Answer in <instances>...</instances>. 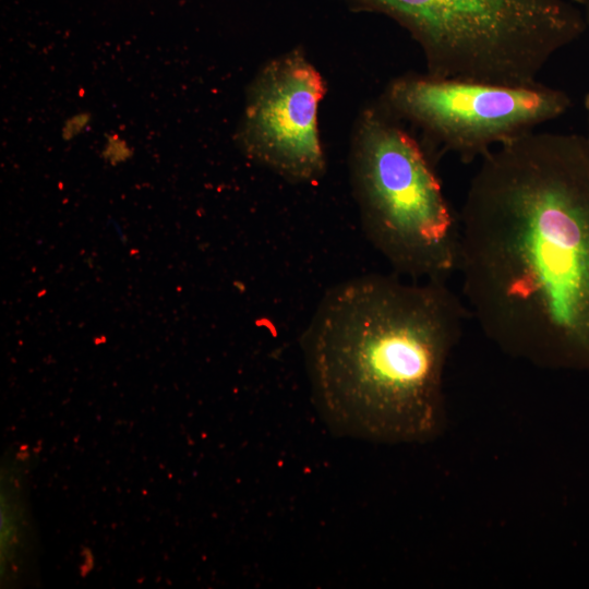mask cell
Instances as JSON below:
<instances>
[{
    "label": "cell",
    "instance_id": "6da1fadb",
    "mask_svg": "<svg viewBox=\"0 0 589 589\" xmlns=\"http://www.w3.org/2000/svg\"><path fill=\"white\" fill-rule=\"evenodd\" d=\"M459 217L462 300L539 368L589 373V137L528 132L485 154Z\"/></svg>",
    "mask_w": 589,
    "mask_h": 589
},
{
    "label": "cell",
    "instance_id": "7a4b0ae2",
    "mask_svg": "<svg viewBox=\"0 0 589 589\" xmlns=\"http://www.w3.org/2000/svg\"><path fill=\"white\" fill-rule=\"evenodd\" d=\"M469 317L447 280L368 274L330 287L300 339L328 426L387 444L438 436L445 366Z\"/></svg>",
    "mask_w": 589,
    "mask_h": 589
},
{
    "label": "cell",
    "instance_id": "3957f363",
    "mask_svg": "<svg viewBox=\"0 0 589 589\" xmlns=\"http://www.w3.org/2000/svg\"><path fill=\"white\" fill-rule=\"evenodd\" d=\"M384 14L420 45L429 75L528 86L586 29L565 0H347Z\"/></svg>",
    "mask_w": 589,
    "mask_h": 589
},
{
    "label": "cell",
    "instance_id": "277c9868",
    "mask_svg": "<svg viewBox=\"0 0 589 589\" xmlns=\"http://www.w3.org/2000/svg\"><path fill=\"white\" fill-rule=\"evenodd\" d=\"M349 167L364 236L395 274L447 280L457 272L459 217L423 146L384 107L358 119Z\"/></svg>",
    "mask_w": 589,
    "mask_h": 589
},
{
    "label": "cell",
    "instance_id": "5b68a950",
    "mask_svg": "<svg viewBox=\"0 0 589 589\" xmlns=\"http://www.w3.org/2000/svg\"><path fill=\"white\" fill-rule=\"evenodd\" d=\"M568 95L540 82L495 85L429 74H407L387 86L383 107L418 127L435 161L453 153L464 163L482 158L494 145L531 132L563 115Z\"/></svg>",
    "mask_w": 589,
    "mask_h": 589
},
{
    "label": "cell",
    "instance_id": "8992f818",
    "mask_svg": "<svg viewBox=\"0 0 589 589\" xmlns=\"http://www.w3.org/2000/svg\"><path fill=\"white\" fill-rule=\"evenodd\" d=\"M324 94L322 75L301 51L269 60L248 92L238 135L242 151L286 180L318 181L326 169L317 129Z\"/></svg>",
    "mask_w": 589,
    "mask_h": 589
},
{
    "label": "cell",
    "instance_id": "52a82bcc",
    "mask_svg": "<svg viewBox=\"0 0 589 589\" xmlns=\"http://www.w3.org/2000/svg\"><path fill=\"white\" fill-rule=\"evenodd\" d=\"M88 122V118L85 115H80L77 123H74V120L71 119L67 122L63 129V136L65 140L73 137L77 134Z\"/></svg>",
    "mask_w": 589,
    "mask_h": 589
},
{
    "label": "cell",
    "instance_id": "ba28073f",
    "mask_svg": "<svg viewBox=\"0 0 589 589\" xmlns=\"http://www.w3.org/2000/svg\"><path fill=\"white\" fill-rule=\"evenodd\" d=\"M576 3H578L584 13V20L586 23V26L589 27V0H574Z\"/></svg>",
    "mask_w": 589,
    "mask_h": 589
},
{
    "label": "cell",
    "instance_id": "9c48e42d",
    "mask_svg": "<svg viewBox=\"0 0 589 589\" xmlns=\"http://www.w3.org/2000/svg\"><path fill=\"white\" fill-rule=\"evenodd\" d=\"M585 106H586V109H587L588 115H589V94L585 98ZM588 137H589V135H588Z\"/></svg>",
    "mask_w": 589,
    "mask_h": 589
}]
</instances>
